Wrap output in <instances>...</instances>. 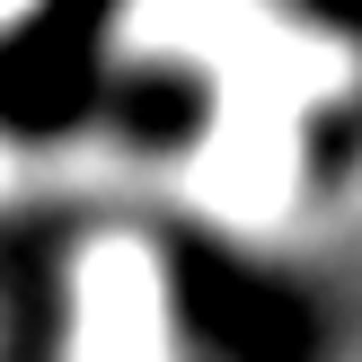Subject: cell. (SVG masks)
<instances>
[{
  "instance_id": "cell-1",
  "label": "cell",
  "mask_w": 362,
  "mask_h": 362,
  "mask_svg": "<svg viewBox=\"0 0 362 362\" xmlns=\"http://www.w3.org/2000/svg\"><path fill=\"white\" fill-rule=\"evenodd\" d=\"M124 0H27L0 27V133L62 141L106 98V27Z\"/></svg>"
},
{
  "instance_id": "cell-2",
  "label": "cell",
  "mask_w": 362,
  "mask_h": 362,
  "mask_svg": "<svg viewBox=\"0 0 362 362\" xmlns=\"http://www.w3.org/2000/svg\"><path fill=\"white\" fill-rule=\"evenodd\" d=\"M98 115L115 124L141 159H168V151H194V133L212 124V88L194 80V71H177V62H141V71H124V80H106Z\"/></svg>"
},
{
  "instance_id": "cell-3",
  "label": "cell",
  "mask_w": 362,
  "mask_h": 362,
  "mask_svg": "<svg viewBox=\"0 0 362 362\" xmlns=\"http://www.w3.org/2000/svg\"><path fill=\"white\" fill-rule=\"evenodd\" d=\"M53 336H62V327H53V283L45 274H18L9 283V310H0V362H53Z\"/></svg>"
}]
</instances>
